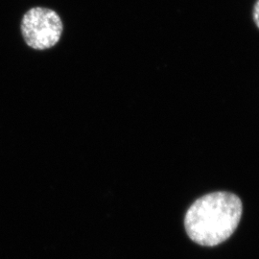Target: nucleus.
Returning a JSON list of instances; mask_svg holds the SVG:
<instances>
[{
  "label": "nucleus",
  "mask_w": 259,
  "mask_h": 259,
  "mask_svg": "<svg viewBox=\"0 0 259 259\" xmlns=\"http://www.w3.org/2000/svg\"><path fill=\"white\" fill-rule=\"evenodd\" d=\"M243 206L237 195L218 191L196 200L185 217L187 235L195 243L214 247L228 240L237 229Z\"/></svg>",
  "instance_id": "1"
},
{
  "label": "nucleus",
  "mask_w": 259,
  "mask_h": 259,
  "mask_svg": "<svg viewBox=\"0 0 259 259\" xmlns=\"http://www.w3.org/2000/svg\"><path fill=\"white\" fill-rule=\"evenodd\" d=\"M21 33L29 47L46 50L59 41L63 33V23L55 11L36 7L24 15Z\"/></svg>",
  "instance_id": "2"
},
{
  "label": "nucleus",
  "mask_w": 259,
  "mask_h": 259,
  "mask_svg": "<svg viewBox=\"0 0 259 259\" xmlns=\"http://www.w3.org/2000/svg\"><path fill=\"white\" fill-rule=\"evenodd\" d=\"M252 20L259 30V0H256L252 7Z\"/></svg>",
  "instance_id": "3"
}]
</instances>
